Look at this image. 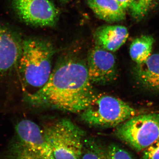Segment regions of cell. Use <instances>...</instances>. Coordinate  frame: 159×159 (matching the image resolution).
Instances as JSON below:
<instances>
[{"mask_svg": "<svg viewBox=\"0 0 159 159\" xmlns=\"http://www.w3.org/2000/svg\"><path fill=\"white\" fill-rule=\"evenodd\" d=\"M128 29L122 25L104 26L99 27L94 32L96 46L111 52H116L127 40Z\"/></svg>", "mask_w": 159, "mask_h": 159, "instance_id": "30bf717a", "label": "cell"}, {"mask_svg": "<svg viewBox=\"0 0 159 159\" xmlns=\"http://www.w3.org/2000/svg\"><path fill=\"white\" fill-rule=\"evenodd\" d=\"M89 8L97 17L108 22L125 20L126 10L117 0H87Z\"/></svg>", "mask_w": 159, "mask_h": 159, "instance_id": "7c38bea8", "label": "cell"}, {"mask_svg": "<svg viewBox=\"0 0 159 159\" xmlns=\"http://www.w3.org/2000/svg\"><path fill=\"white\" fill-rule=\"evenodd\" d=\"M12 9L21 21L33 27H54L59 11L51 0H10Z\"/></svg>", "mask_w": 159, "mask_h": 159, "instance_id": "52a82bcc", "label": "cell"}, {"mask_svg": "<svg viewBox=\"0 0 159 159\" xmlns=\"http://www.w3.org/2000/svg\"><path fill=\"white\" fill-rule=\"evenodd\" d=\"M155 40L150 35H142L134 40L129 48V54L137 64L142 63L151 54Z\"/></svg>", "mask_w": 159, "mask_h": 159, "instance_id": "4fadbf2b", "label": "cell"}, {"mask_svg": "<svg viewBox=\"0 0 159 159\" xmlns=\"http://www.w3.org/2000/svg\"><path fill=\"white\" fill-rule=\"evenodd\" d=\"M137 111L121 99L110 95H96L80 114L84 122L101 128L117 127L137 115Z\"/></svg>", "mask_w": 159, "mask_h": 159, "instance_id": "277c9868", "label": "cell"}, {"mask_svg": "<svg viewBox=\"0 0 159 159\" xmlns=\"http://www.w3.org/2000/svg\"><path fill=\"white\" fill-rule=\"evenodd\" d=\"M60 2L66 4V3H68L71 0H58Z\"/></svg>", "mask_w": 159, "mask_h": 159, "instance_id": "d6986e66", "label": "cell"}, {"mask_svg": "<svg viewBox=\"0 0 159 159\" xmlns=\"http://www.w3.org/2000/svg\"><path fill=\"white\" fill-rule=\"evenodd\" d=\"M87 67L93 84H106L113 81L116 77V64L114 54L97 46L89 54Z\"/></svg>", "mask_w": 159, "mask_h": 159, "instance_id": "ba28073f", "label": "cell"}, {"mask_svg": "<svg viewBox=\"0 0 159 159\" xmlns=\"http://www.w3.org/2000/svg\"><path fill=\"white\" fill-rule=\"evenodd\" d=\"M107 147L97 139L86 137L81 159H106Z\"/></svg>", "mask_w": 159, "mask_h": 159, "instance_id": "5bb4252c", "label": "cell"}, {"mask_svg": "<svg viewBox=\"0 0 159 159\" xmlns=\"http://www.w3.org/2000/svg\"><path fill=\"white\" fill-rule=\"evenodd\" d=\"M97 95L86 65L70 60L55 67L45 84L35 93L26 94L24 99L34 107L81 113Z\"/></svg>", "mask_w": 159, "mask_h": 159, "instance_id": "6da1fadb", "label": "cell"}, {"mask_svg": "<svg viewBox=\"0 0 159 159\" xmlns=\"http://www.w3.org/2000/svg\"><path fill=\"white\" fill-rule=\"evenodd\" d=\"M23 41L17 32L0 25V74H6L18 67Z\"/></svg>", "mask_w": 159, "mask_h": 159, "instance_id": "9c48e42d", "label": "cell"}, {"mask_svg": "<svg viewBox=\"0 0 159 159\" xmlns=\"http://www.w3.org/2000/svg\"><path fill=\"white\" fill-rule=\"evenodd\" d=\"M44 136L54 159H81L85 131L67 119H62L47 125Z\"/></svg>", "mask_w": 159, "mask_h": 159, "instance_id": "5b68a950", "label": "cell"}, {"mask_svg": "<svg viewBox=\"0 0 159 159\" xmlns=\"http://www.w3.org/2000/svg\"><path fill=\"white\" fill-rule=\"evenodd\" d=\"M115 134L134 150L143 151L159 139V114L136 115L117 126Z\"/></svg>", "mask_w": 159, "mask_h": 159, "instance_id": "8992f818", "label": "cell"}, {"mask_svg": "<svg viewBox=\"0 0 159 159\" xmlns=\"http://www.w3.org/2000/svg\"><path fill=\"white\" fill-rule=\"evenodd\" d=\"M134 71L142 88L159 93V54H151L144 62L137 64Z\"/></svg>", "mask_w": 159, "mask_h": 159, "instance_id": "8fae6325", "label": "cell"}, {"mask_svg": "<svg viewBox=\"0 0 159 159\" xmlns=\"http://www.w3.org/2000/svg\"><path fill=\"white\" fill-rule=\"evenodd\" d=\"M106 159H134L127 151L120 145L111 144L107 147Z\"/></svg>", "mask_w": 159, "mask_h": 159, "instance_id": "2e32d148", "label": "cell"}, {"mask_svg": "<svg viewBox=\"0 0 159 159\" xmlns=\"http://www.w3.org/2000/svg\"><path fill=\"white\" fill-rule=\"evenodd\" d=\"M54 54L53 45L39 38L23 39L19 71L25 85L40 89L48 81L52 72Z\"/></svg>", "mask_w": 159, "mask_h": 159, "instance_id": "7a4b0ae2", "label": "cell"}, {"mask_svg": "<svg viewBox=\"0 0 159 159\" xmlns=\"http://www.w3.org/2000/svg\"><path fill=\"white\" fill-rule=\"evenodd\" d=\"M142 152L141 159H159V139Z\"/></svg>", "mask_w": 159, "mask_h": 159, "instance_id": "e0dca14e", "label": "cell"}, {"mask_svg": "<svg viewBox=\"0 0 159 159\" xmlns=\"http://www.w3.org/2000/svg\"><path fill=\"white\" fill-rule=\"evenodd\" d=\"M159 5V0H130L129 9L134 19L141 20Z\"/></svg>", "mask_w": 159, "mask_h": 159, "instance_id": "9a60e30c", "label": "cell"}, {"mask_svg": "<svg viewBox=\"0 0 159 159\" xmlns=\"http://www.w3.org/2000/svg\"><path fill=\"white\" fill-rule=\"evenodd\" d=\"M123 8L125 9H129L130 5V0H117Z\"/></svg>", "mask_w": 159, "mask_h": 159, "instance_id": "ac0fdd59", "label": "cell"}, {"mask_svg": "<svg viewBox=\"0 0 159 159\" xmlns=\"http://www.w3.org/2000/svg\"><path fill=\"white\" fill-rule=\"evenodd\" d=\"M0 157L1 159H54L43 130L29 119L16 124L14 137Z\"/></svg>", "mask_w": 159, "mask_h": 159, "instance_id": "3957f363", "label": "cell"}]
</instances>
